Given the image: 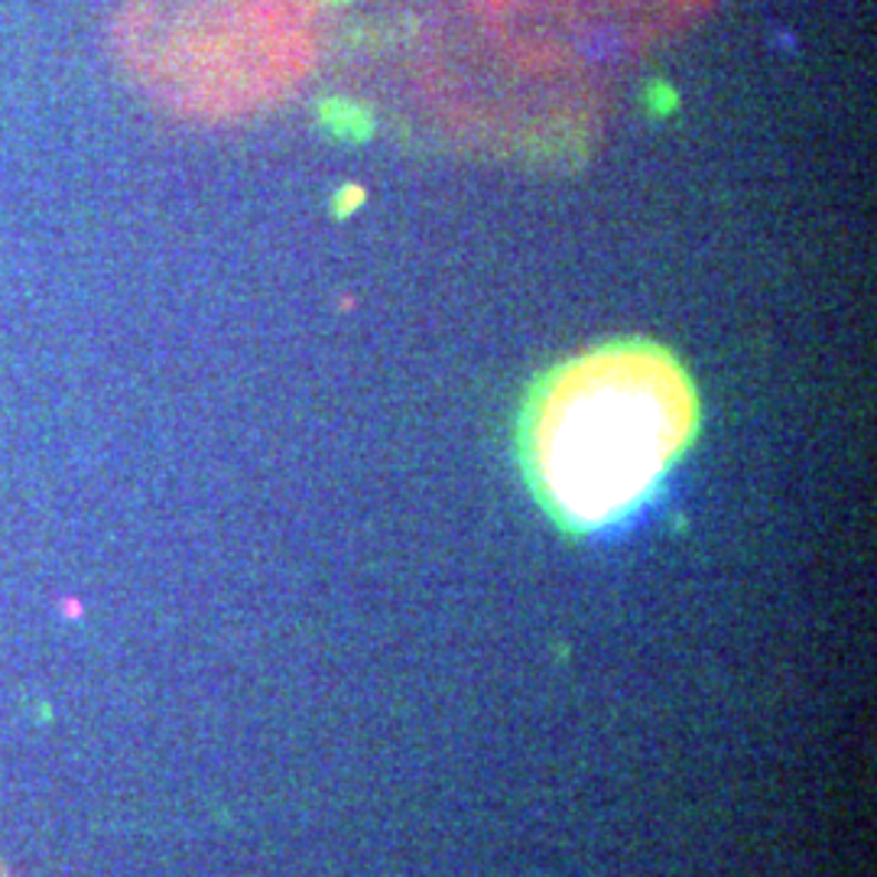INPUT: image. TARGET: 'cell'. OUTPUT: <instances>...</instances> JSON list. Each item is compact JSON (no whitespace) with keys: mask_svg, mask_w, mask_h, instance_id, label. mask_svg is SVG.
Wrapping results in <instances>:
<instances>
[{"mask_svg":"<svg viewBox=\"0 0 877 877\" xmlns=\"http://www.w3.org/2000/svg\"><path fill=\"white\" fill-rule=\"evenodd\" d=\"M699 420L682 364L621 341L563 364L527 413V462L549 507L582 527L628 514L677 462Z\"/></svg>","mask_w":877,"mask_h":877,"instance_id":"cell-1","label":"cell"},{"mask_svg":"<svg viewBox=\"0 0 877 877\" xmlns=\"http://www.w3.org/2000/svg\"><path fill=\"white\" fill-rule=\"evenodd\" d=\"M141 30L156 33L159 82L198 101H260L312 59L306 0H153Z\"/></svg>","mask_w":877,"mask_h":877,"instance_id":"cell-2","label":"cell"},{"mask_svg":"<svg viewBox=\"0 0 877 877\" xmlns=\"http://www.w3.org/2000/svg\"><path fill=\"white\" fill-rule=\"evenodd\" d=\"M709 0H482L494 37L527 62L631 52L685 27Z\"/></svg>","mask_w":877,"mask_h":877,"instance_id":"cell-3","label":"cell"}]
</instances>
